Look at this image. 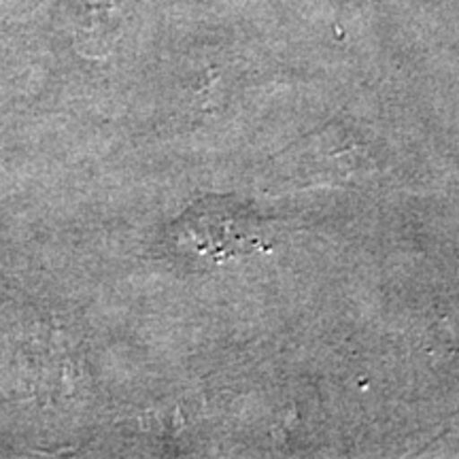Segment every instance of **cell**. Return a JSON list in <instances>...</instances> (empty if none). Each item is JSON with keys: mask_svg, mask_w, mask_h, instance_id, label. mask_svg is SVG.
I'll return each instance as SVG.
<instances>
[{"mask_svg": "<svg viewBox=\"0 0 459 459\" xmlns=\"http://www.w3.org/2000/svg\"><path fill=\"white\" fill-rule=\"evenodd\" d=\"M177 237L211 260H230L268 247L264 221L230 198H204L177 221Z\"/></svg>", "mask_w": 459, "mask_h": 459, "instance_id": "1", "label": "cell"}]
</instances>
